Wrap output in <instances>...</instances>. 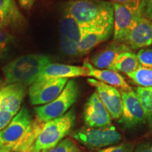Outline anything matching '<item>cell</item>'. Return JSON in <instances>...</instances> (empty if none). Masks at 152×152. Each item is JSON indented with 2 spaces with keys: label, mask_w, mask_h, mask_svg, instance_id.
I'll return each instance as SVG.
<instances>
[{
  "label": "cell",
  "mask_w": 152,
  "mask_h": 152,
  "mask_svg": "<svg viewBox=\"0 0 152 152\" xmlns=\"http://www.w3.org/2000/svg\"><path fill=\"white\" fill-rule=\"evenodd\" d=\"M64 12L86 26L113 27V3L106 0H70L64 4Z\"/></svg>",
  "instance_id": "6da1fadb"
},
{
  "label": "cell",
  "mask_w": 152,
  "mask_h": 152,
  "mask_svg": "<svg viewBox=\"0 0 152 152\" xmlns=\"http://www.w3.org/2000/svg\"><path fill=\"white\" fill-rule=\"evenodd\" d=\"M26 92V86L19 83L1 86L0 88V109L7 110L16 115L20 111Z\"/></svg>",
  "instance_id": "4fadbf2b"
},
{
  "label": "cell",
  "mask_w": 152,
  "mask_h": 152,
  "mask_svg": "<svg viewBox=\"0 0 152 152\" xmlns=\"http://www.w3.org/2000/svg\"><path fill=\"white\" fill-rule=\"evenodd\" d=\"M14 116V114L11 112L4 109H0V131L9 124Z\"/></svg>",
  "instance_id": "f1b7e54d"
},
{
  "label": "cell",
  "mask_w": 152,
  "mask_h": 152,
  "mask_svg": "<svg viewBox=\"0 0 152 152\" xmlns=\"http://www.w3.org/2000/svg\"><path fill=\"white\" fill-rule=\"evenodd\" d=\"M137 54L132 50L125 51L119 54L109 69L127 74L132 73L140 67Z\"/></svg>",
  "instance_id": "ffe728a7"
},
{
  "label": "cell",
  "mask_w": 152,
  "mask_h": 152,
  "mask_svg": "<svg viewBox=\"0 0 152 152\" xmlns=\"http://www.w3.org/2000/svg\"><path fill=\"white\" fill-rule=\"evenodd\" d=\"M134 152H152V144H141L137 147Z\"/></svg>",
  "instance_id": "d6a6232c"
},
{
  "label": "cell",
  "mask_w": 152,
  "mask_h": 152,
  "mask_svg": "<svg viewBox=\"0 0 152 152\" xmlns=\"http://www.w3.org/2000/svg\"><path fill=\"white\" fill-rule=\"evenodd\" d=\"M113 27L96 28L83 36L78 43V47L83 56L91 52L94 47L107 40L113 33Z\"/></svg>",
  "instance_id": "ac0fdd59"
},
{
  "label": "cell",
  "mask_w": 152,
  "mask_h": 152,
  "mask_svg": "<svg viewBox=\"0 0 152 152\" xmlns=\"http://www.w3.org/2000/svg\"><path fill=\"white\" fill-rule=\"evenodd\" d=\"M83 119L86 126L90 128H104L111 125V115L96 92L92 93L85 104Z\"/></svg>",
  "instance_id": "30bf717a"
},
{
  "label": "cell",
  "mask_w": 152,
  "mask_h": 152,
  "mask_svg": "<svg viewBox=\"0 0 152 152\" xmlns=\"http://www.w3.org/2000/svg\"><path fill=\"white\" fill-rule=\"evenodd\" d=\"M78 152H81V151H78Z\"/></svg>",
  "instance_id": "d590c367"
},
{
  "label": "cell",
  "mask_w": 152,
  "mask_h": 152,
  "mask_svg": "<svg viewBox=\"0 0 152 152\" xmlns=\"http://www.w3.org/2000/svg\"><path fill=\"white\" fill-rule=\"evenodd\" d=\"M135 92L143 107L150 130H152V87H139Z\"/></svg>",
  "instance_id": "44dd1931"
},
{
  "label": "cell",
  "mask_w": 152,
  "mask_h": 152,
  "mask_svg": "<svg viewBox=\"0 0 152 152\" xmlns=\"http://www.w3.org/2000/svg\"><path fill=\"white\" fill-rule=\"evenodd\" d=\"M133 149L134 147L132 144L124 142L118 145L106 147L99 152H133Z\"/></svg>",
  "instance_id": "4316f807"
},
{
  "label": "cell",
  "mask_w": 152,
  "mask_h": 152,
  "mask_svg": "<svg viewBox=\"0 0 152 152\" xmlns=\"http://www.w3.org/2000/svg\"><path fill=\"white\" fill-rule=\"evenodd\" d=\"M50 63V57L46 55L30 54L19 56L3 68L5 83L31 85Z\"/></svg>",
  "instance_id": "7a4b0ae2"
},
{
  "label": "cell",
  "mask_w": 152,
  "mask_h": 152,
  "mask_svg": "<svg viewBox=\"0 0 152 152\" xmlns=\"http://www.w3.org/2000/svg\"><path fill=\"white\" fill-rule=\"evenodd\" d=\"M122 97V113L119 122L127 128H132L147 122L145 113L136 92L120 91Z\"/></svg>",
  "instance_id": "9c48e42d"
},
{
  "label": "cell",
  "mask_w": 152,
  "mask_h": 152,
  "mask_svg": "<svg viewBox=\"0 0 152 152\" xmlns=\"http://www.w3.org/2000/svg\"><path fill=\"white\" fill-rule=\"evenodd\" d=\"M20 7L26 10H30L33 7L35 0H18Z\"/></svg>",
  "instance_id": "1f68e13d"
},
{
  "label": "cell",
  "mask_w": 152,
  "mask_h": 152,
  "mask_svg": "<svg viewBox=\"0 0 152 152\" xmlns=\"http://www.w3.org/2000/svg\"><path fill=\"white\" fill-rule=\"evenodd\" d=\"M18 9L14 0H0V10Z\"/></svg>",
  "instance_id": "4dcf8cb0"
},
{
  "label": "cell",
  "mask_w": 152,
  "mask_h": 152,
  "mask_svg": "<svg viewBox=\"0 0 152 152\" xmlns=\"http://www.w3.org/2000/svg\"><path fill=\"white\" fill-rule=\"evenodd\" d=\"M68 81L66 78H38L28 90L30 103L42 106L52 102L61 93Z\"/></svg>",
  "instance_id": "ba28073f"
},
{
  "label": "cell",
  "mask_w": 152,
  "mask_h": 152,
  "mask_svg": "<svg viewBox=\"0 0 152 152\" xmlns=\"http://www.w3.org/2000/svg\"><path fill=\"white\" fill-rule=\"evenodd\" d=\"M83 76H87V70L84 66L50 63L44 68L38 78L68 79Z\"/></svg>",
  "instance_id": "9a60e30c"
},
{
  "label": "cell",
  "mask_w": 152,
  "mask_h": 152,
  "mask_svg": "<svg viewBox=\"0 0 152 152\" xmlns=\"http://www.w3.org/2000/svg\"><path fill=\"white\" fill-rule=\"evenodd\" d=\"M24 21L22 14L18 9L14 10H0V30H4L10 26L21 25Z\"/></svg>",
  "instance_id": "7402d4cb"
},
{
  "label": "cell",
  "mask_w": 152,
  "mask_h": 152,
  "mask_svg": "<svg viewBox=\"0 0 152 152\" xmlns=\"http://www.w3.org/2000/svg\"><path fill=\"white\" fill-rule=\"evenodd\" d=\"M75 122V115L71 109L62 116L45 123L30 152H41L54 147L71 132Z\"/></svg>",
  "instance_id": "3957f363"
},
{
  "label": "cell",
  "mask_w": 152,
  "mask_h": 152,
  "mask_svg": "<svg viewBox=\"0 0 152 152\" xmlns=\"http://www.w3.org/2000/svg\"><path fill=\"white\" fill-rule=\"evenodd\" d=\"M83 66L87 68L88 77H94L99 81L116 88L118 87L121 89V90H132L131 87L118 72L110 69H99L93 66L88 59L84 61Z\"/></svg>",
  "instance_id": "5bb4252c"
},
{
  "label": "cell",
  "mask_w": 152,
  "mask_h": 152,
  "mask_svg": "<svg viewBox=\"0 0 152 152\" xmlns=\"http://www.w3.org/2000/svg\"><path fill=\"white\" fill-rule=\"evenodd\" d=\"M132 50L124 43L114 42L99 51L91 58L90 63L99 69H109L116 56L125 51Z\"/></svg>",
  "instance_id": "2e32d148"
},
{
  "label": "cell",
  "mask_w": 152,
  "mask_h": 152,
  "mask_svg": "<svg viewBox=\"0 0 152 152\" xmlns=\"http://www.w3.org/2000/svg\"><path fill=\"white\" fill-rule=\"evenodd\" d=\"M1 83H0V88H1Z\"/></svg>",
  "instance_id": "e575fe53"
},
{
  "label": "cell",
  "mask_w": 152,
  "mask_h": 152,
  "mask_svg": "<svg viewBox=\"0 0 152 152\" xmlns=\"http://www.w3.org/2000/svg\"><path fill=\"white\" fill-rule=\"evenodd\" d=\"M79 148L77 147L73 141L71 139L66 138L64 139L61 142H59L54 147L51 149L44 150L41 152H78Z\"/></svg>",
  "instance_id": "d4e9b609"
},
{
  "label": "cell",
  "mask_w": 152,
  "mask_h": 152,
  "mask_svg": "<svg viewBox=\"0 0 152 152\" xmlns=\"http://www.w3.org/2000/svg\"><path fill=\"white\" fill-rule=\"evenodd\" d=\"M137 57L140 66L144 68H152V48L141 49L137 53Z\"/></svg>",
  "instance_id": "484cf974"
},
{
  "label": "cell",
  "mask_w": 152,
  "mask_h": 152,
  "mask_svg": "<svg viewBox=\"0 0 152 152\" xmlns=\"http://www.w3.org/2000/svg\"><path fill=\"white\" fill-rule=\"evenodd\" d=\"M60 46L62 52L66 55L72 57H79L83 56L80 51L78 44L65 36H60Z\"/></svg>",
  "instance_id": "cb8c5ba5"
},
{
  "label": "cell",
  "mask_w": 152,
  "mask_h": 152,
  "mask_svg": "<svg viewBox=\"0 0 152 152\" xmlns=\"http://www.w3.org/2000/svg\"><path fill=\"white\" fill-rule=\"evenodd\" d=\"M29 111L23 106L9 124L0 131V152H11L21 140L32 122Z\"/></svg>",
  "instance_id": "52a82bcc"
},
{
  "label": "cell",
  "mask_w": 152,
  "mask_h": 152,
  "mask_svg": "<svg viewBox=\"0 0 152 152\" xmlns=\"http://www.w3.org/2000/svg\"><path fill=\"white\" fill-rule=\"evenodd\" d=\"M141 11L142 16L152 21V0H142Z\"/></svg>",
  "instance_id": "f546056e"
},
{
  "label": "cell",
  "mask_w": 152,
  "mask_h": 152,
  "mask_svg": "<svg viewBox=\"0 0 152 152\" xmlns=\"http://www.w3.org/2000/svg\"><path fill=\"white\" fill-rule=\"evenodd\" d=\"M78 95V85L75 80H70L61 93L54 100L45 105L35 107L36 118L40 122L47 123L62 116L77 101Z\"/></svg>",
  "instance_id": "277c9868"
},
{
  "label": "cell",
  "mask_w": 152,
  "mask_h": 152,
  "mask_svg": "<svg viewBox=\"0 0 152 152\" xmlns=\"http://www.w3.org/2000/svg\"><path fill=\"white\" fill-rule=\"evenodd\" d=\"M106 1H109L113 3H118V4H126L132 2V1H136V0H106Z\"/></svg>",
  "instance_id": "836d02e7"
},
{
  "label": "cell",
  "mask_w": 152,
  "mask_h": 152,
  "mask_svg": "<svg viewBox=\"0 0 152 152\" xmlns=\"http://www.w3.org/2000/svg\"><path fill=\"white\" fill-rule=\"evenodd\" d=\"M13 37L5 30H0V54L7 49L12 40Z\"/></svg>",
  "instance_id": "83f0119b"
},
{
  "label": "cell",
  "mask_w": 152,
  "mask_h": 152,
  "mask_svg": "<svg viewBox=\"0 0 152 152\" xmlns=\"http://www.w3.org/2000/svg\"><path fill=\"white\" fill-rule=\"evenodd\" d=\"M61 35L75 41L77 44L85 34L96 27H92L82 24L73 17L64 12V16L59 21Z\"/></svg>",
  "instance_id": "e0dca14e"
},
{
  "label": "cell",
  "mask_w": 152,
  "mask_h": 152,
  "mask_svg": "<svg viewBox=\"0 0 152 152\" xmlns=\"http://www.w3.org/2000/svg\"><path fill=\"white\" fill-rule=\"evenodd\" d=\"M123 43L130 49L147 48L152 45V21L142 16Z\"/></svg>",
  "instance_id": "7c38bea8"
},
{
  "label": "cell",
  "mask_w": 152,
  "mask_h": 152,
  "mask_svg": "<svg viewBox=\"0 0 152 152\" xmlns=\"http://www.w3.org/2000/svg\"><path fill=\"white\" fill-rule=\"evenodd\" d=\"M127 75L140 87H152V68L140 66L136 71L127 74Z\"/></svg>",
  "instance_id": "603a6c76"
},
{
  "label": "cell",
  "mask_w": 152,
  "mask_h": 152,
  "mask_svg": "<svg viewBox=\"0 0 152 152\" xmlns=\"http://www.w3.org/2000/svg\"><path fill=\"white\" fill-rule=\"evenodd\" d=\"M141 1L136 0L126 4L113 3V41L123 43V40L138 20L142 17Z\"/></svg>",
  "instance_id": "5b68a950"
},
{
  "label": "cell",
  "mask_w": 152,
  "mask_h": 152,
  "mask_svg": "<svg viewBox=\"0 0 152 152\" xmlns=\"http://www.w3.org/2000/svg\"><path fill=\"white\" fill-rule=\"evenodd\" d=\"M87 83L96 89L99 97L109 112L113 119L119 120L122 113V97L116 87L105 84L94 78H88Z\"/></svg>",
  "instance_id": "8fae6325"
},
{
  "label": "cell",
  "mask_w": 152,
  "mask_h": 152,
  "mask_svg": "<svg viewBox=\"0 0 152 152\" xmlns=\"http://www.w3.org/2000/svg\"><path fill=\"white\" fill-rule=\"evenodd\" d=\"M77 142L91 149L106 148L121 141V134L115 126L110 125L104 128L83 127L73 134Z\"/></svg>",
  "instance_id": "8992f818"
},
{
  "label": "cell",
  "mask_w": 152,
  "mask_h": 152,
  "mask_svg": "<svg viewBox=\"0 0 152 152\" xmlns=\"http://www.w3.org/2000/svg\"><path fill=\"white\" fill-rule=\"evenodd\" d=\"M45 123L40 122L37 118L34 121L33 120L21 140L16 144L11 151L30 152L35 144L42 129L43 128Z\"/></svg>",
  "instance_id": "d6986e66"
}]
</instances>
